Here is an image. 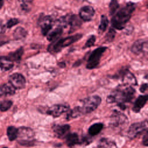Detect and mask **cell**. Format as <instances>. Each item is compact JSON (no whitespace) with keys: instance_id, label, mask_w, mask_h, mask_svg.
I'll return each instance as SVG.
<instances>
[{"instance_id":"cell-1","label":"cell","mask_w":148,"mask_h":148,"mask_svg":"<svg viewBox=\"0 0 148 148\" xmlns=\"http://www.w3.org/2000/svg\"><path fill=\"white\" fill-rule=\"evenodd\" d=\"M135 94V90L131 86L123 84L116 87L106 98L108 103H116L121 109H126V103L131 102Z\"/></svg>"},{"instance_id":"cell-2","label":"cell","mask_w":148,"mask_h":148,"mask_svg":"<svg viewBox=\"0 0 148 148\" xmlns=\"http://www.w3.org/2000/svg\"><path fill=\"white\" fill-rule=\"evenodd\" d=\"M135 8L136 4L135 3L127 2L113 16L111 20L112 28L118 30L123 29L130 20Z\"/></svg>"},{"instance_id":"cell-3","label":"cell","mask_w":148,"mask_h":148,"mask_svg":"<svg viewBox=\"0 0 148 148\" xmlns=\"http://www.w3.org/2000/svg\"><path fill=\"white\" fill-rule=\"evenodd\" d=\"M82 36V34H77L57 40V41L51 43L49 45L47 50L51 53H57L61 51L64 47L69 46V45L80 39Z\"/></svg>"},{"instance_id":"cell-4","label":"cell","mask_w":148,"mask_h":148,"mask_svg":"<svg viewBox=\"0 0 148 148\" xmlns=\"http://www.w3.org/2000/svg\"><path fill=\"white\" fill-rule=\"evenodd\" d=\"M35 132L32 129L27 127H21L18 128L17 142L21 146L26 147L33 146L36 140L34 138Z\"/></svg>"},{"instance_id":"cell-5","label":"cell","mask_w":148,"mask_h":148,"mask_svg":"<svg viewBox=\"0 0 148 148\" xmlns=\"http://www.w3.org/2000/svg\"><path fill=\"white\" fill-rule=\"evenodd\" d=\"M58 26L64 28L69 26V33L76 31L82 25V21L79 17L75 14H68L58 18L57 21Z\"/></svg>"},{"instance_id":"cell-6","label":"cell","mask_w":148,"mask_h":148,"mask_svg":"<svg viewBox=\"0 0 148 148\" xmlns=\"http://www.w3.org/2000/svg\"><path fill=\"white\" fill-rule=\"evenodd\" d=\"M128 120L123 113L117 110H113L110 119L109 126L115 131H120L127 125Z\"/></svg>"},{"instance_id":"cell-7","label":"cell","mask_w":148,"mask_h":148,"mask_svg":"<svg viewBox=\"0 0 148 148\" xmlns=\"http://www.w3.org/2000/svg\"><path fill=\"white\" fill-rule=\"evenodd\" d=\"M80 102L82 104L81 108L84 114L94 111L101 104V98L98 95H92L82 99Z\"/></svg>"},{"instance_id":"cell-8","label":"cell","mask_w":148,"mask_h":148,"mask_svg":"<svg viewBox=\"0 0 148 148\" xmlns=\"http://www.w3.org/2000/svg\"><path fill=\"white\" fill-rule=\"evenodd\" d=\"M106 49V47L100 46L94 50L88 58L86 68L88 69H93L97 68L100 62L103 54Z\"/></svg>"},{"instance_id":"cell-9","label":"cell","mask_w":148,"mask_h":148,"mask_svg":"<svg viewBox=\"0 0 148 148\" xmlns=\"http://www.w3.org/2000/svg\"><path fill=\"white\" fill-rule=\"evenodd\" d=\"M146 130H147V120L135 123L130 126L127 131V136L129 139H134Z\"/></svg>"},{"instance_id":"cell-10","label":"cell","mask_w":148,"mask_h":148,"mask_svg":"<svg viewBox=\"0 0 148 148\" xmlns=\"http://www.w3.org/2000/svg\"><path fill=\"white\" fill-rule=\"evenodd\" d=\"M38 24L40 27L41 32L43 35L46 36L51 29L54 23L53 18L50 16L41 15L38 19Z\"/></svg>"},{"instance_id":"cell-11","label":"cell","mask_w":148,"mask_h":148,"mask_svg":"<svg viewBox=\"0 0 148 148\" xmlns=\"http://www.w3.org/2000/svg\"><path fill=\"white\" fill-rule=\"evenodd\" d=\"M69 110V106L66 104H56L48 108L46 110V113L55 118L60 116Z\"/></svg>"},{"instance_id":"cell-12","label":"cell","mask_w":148,"mask_h":148,"mask_svg":"<svg viewBox=\"0 0 148 148\" xmlns=\"http://www.w3.org/2000/svg\"><path fill=\"white\" fill-rule=\"evenodd\" d=\"M9 83L16 90L23 89L25 87V79L24 76L18 73H14L10 75L9 78Z\"/></svg>"},{"instance_id":"cell-13","label":"cell","mask_w":148,"mask_h":148,"mask_svg":"<svg viewBox=\"0 0 148 148\" xmlns=\"http://www.w3.org/2000/svg\"><path fill=\"white\" fill-rule=\"evenodd\" d=\"M120 74L124 84L130 86L137 85V80L135 76L129 70L127 69H123L120 71Z\"/></svg>"},{"instance_id":"cell-14","label":"cell","mask_w":148,"mask_h":148,"mask_svg":"<svg viewBox=\"0 0 148 148\" xmlns=\"http://www.w3.org/2000/svg\"><path fill=\"white\" fill-rule=\"evenodd\" d=\"M95 14V10L91 6H84L79 10V17L84 21H90Z\"/></svg>"},{"instance_id":"cell-15","label":"cell","mask_w":148,"mask_h":148,"mask_svg":"<svg viewBox=\"0 0 148 148\" xmlns=\"http://www.w3.org/2000/svg\"><path fill=\"white\" fill-rule=\"evenodd\" d=\"M70 128L71 127L69 124H54L52 127L55 136L58 138H64L68 134Z\"/></svg>"},{"instance_id":"cell-16","label":"cell","mask_w":148,"mask_h":148,"mask_svg":"<svg viewBox=\"0 0 148 148\" xmlns=\"http://www.w3.org/2000/svg\"><path fill=\"white\" fill-rule=\"evenodd\" d=\"M131 51L138 55L142 52L147 51V42L144 39H138L135 41L131 46Z\"/></svg>"},{"instance_id":"cell-17","label":"cell","mask_w":148,"mask_h":148,"mask_svg":"<svg viewBox=\"0 0 148 148\" xmlns=\"http://www.w3.org/2000/svg\"><path fill=\"white\" fill-rule=\"evenodd\" d=\"M147 101V95H139L135 100L132 110L135 113H139L144 107Z\"/></svg>"},{"instance_id":"cell-18","label":"cell","mask_w":148,"mask_h":148,"mask_svg":"<svg viewBox=\"0 0 148 148\" xmlns=\"http://www.w3.org/2000/svg\"><path fill=\"white\" fill-rule=\"evenodd\" d=\"M64 138L65 143L69 147H72L76 145L80 144L79 135L76 133H68Z\"/></svg>"},{"instance_id":"cell-19","label":"cell","mask_w":148,"mask_h":148,"mask_svg":"<svg viewBox=\"0 0 148 148\" xmlns=\"http://www.w3.org/2000/svg\"><path fill=\"white\" fill-rule=\"evenodd\" d=\"M84 114L83 111L81 108V106H76L72 109H69L66 114V119L69 120L72 119L77 118L82 115Z\"/></svg>"},{"instance_id":"cell-20","label":"cell","mask_w":148,"mask_h":148,"mask_svg":"<svg viewBox=\"0 0 148 148\" xmlns=\"http://www.w3.org/2000/svg\"><path fill=\"white\" fill-rule=\"evenodd\" d=\"M63 32V28L60 27H57L52 31L49 32L47 35V39L50 42H54L57 41L59 38L61 36Z\"/></svg>"},{"instance_id":"cell-21","label":"cell","mask_w":148,"mask_h":148,"mask_svg":"<svg viewBox=\"0 0 148 148\" xmlns=\"http://www.w3.org/2000/svg\"><path fill=\"white\" fill-rule=\"evenodd\" d=\"M98 148H117L116 143L108 138H101L97 145Z\"/></svg>"},{"instance_id":"cell-22","label":"cell","mask_w":148,"mask_h":148,"mask_svg":"<svg viewBox=\"0 0 148 148\" xmlns=\"http://www.w3.org/2000/svg\"><path fill=\"white\" fill-rule=\"evenodd\" d=\"M24 53V49L21 47L16 51L10 53L7 57L13 62V61H19L21 60Z\"/></svg>"},{"instance_id":"cell-23","label":"cell","mask_w":148,"mask_h":148,"mask_svg":"<svg viewBox=\"0 0 148 148\" xmlns=\"http://www.w3.org/2000/svg\"><path fill=\"white\" fill-rule=\"evenodd\" d=\"M13 67V62L7 57H0V68L4 71H9Z\"/></svg>"},{"instance_id":"cell-24","label":"cell","mask_w":148,"mask_h":148,"mask_svg":"<svg viewBox=\"0 0 148 148\" xmlns=\"http://www.w3.org/2000/svg\"><path fill=\"white\" fill-rule=\"evenodd\" d=\"M103 125L101 123H97L91 125L88 130V132L90 136H94L98 135L102 130Z\"/></svg>"},{"instance_id":"cell-25","label":"cell","mask_w":148,"mask_h":148,"mask_svg":"<svg viewBox=\"0 0 148 148\" xmlns=\"http://www.w3.org/2000/svg\"><path fill=\"white\" fill-rule=\"evenodd\" d=\"M1 92L6 95H12L15 94V89L10 83H4L0 86Z\"/></svg>"},{"instance_id":"cell-26","label":"cell","mask_w":148,"mask_h":148,"mask_svg":"<svg viewBox=\"0 0 148 148\" xmlns=\"http://www.w3.org/2000/svg\"><path fill=\"white\" fill-rule=\"evenodd\" d=\"M27 35V31L23 27H18L16 28L13 32L14 38L16 40L24 39Z\"/></svg>"},{"instance_id":"cell-27","label":"cell","mask_w":148,"mask_h":148,"mask_svg":"<svg viewBox=\"0 0 148 148\" xmlns=\"http://www.w3.org/2000/svg\"><path fill=\"white\" fill-rule=\"evenodd\" d=\"M108 24H109V20H108L107 17L104 14L101 15L100 24H99V25L98 27V33L100 34L103 33L106 31V29L108 26Z\"/></svg>"},{"instance_id":"cell-28","label":"cell","mask_w":148,"mask_h":148,"mask_svg":"<svg viewBox=\"0 0 148 148\" xmlns=\"http://www.w3.org/2000/svg\"><path fill=\"white\" fill-rule=\"evenodd\" d=\"M7 135L9 140L10 141L16 139L18 135V128L14 126L8 127L7 128Z\"/></svg>"},{"instance_id":"cell-29","label":"cell","mask_w":148,"mask_h":148,"mask_svg":"<svg viewBox=\"0 0 148 148\" xmlns=\"http://www.w3.org/2000/svg\"><path fill=\"white\" fill-rule=\"evenodd\" d=\"M119 8V4L117 1L113 0L110 1L109 5L110 16H113L116 13Z\"/></svg>"},{"instance_id":"cell-30","label":"cell","mask_w":148,"mask_h":148,"mask_svg":"<svg viewBox=\"0 0 148 148\" xmlns=\"http://www.w3.org/2000/svg\"><path fill=\"white\" fill-rule=\"evenodd\" d=\"M13 104V102L10 100H5L0 103V110L5 112L9 110Z\"/></svg>"},{"instance_id":"cell-31","label":"cell","mask_w":148,"mask_h":148,"mask_svg":"<svg viewBox=\"0 0 148 148\" xmlns=\"http://www.w3.org/2000/svg\"><path fill=\"white\" fill-rule=\"evenodd\" d=\"M116 35V32L114 31V29L112 27L109 29V31L107 32L105 36V40L107 42H112L113 39H114Z\"/></svg>"},{"instance_id":"cell-32","label":"cell","mask_w":148,"mask_h":148,"mask_svg":"<svg viewBox=\"0 0 148 148\" xmlns=\"http://www.w3.org/2000/svg\"><path fill=\"white\" fill-rule=\"evenodd\" d=\"M95 40H96V38H95V35H91L89 38L87 40L86 42L85 43V45H84V46L83 47V49H87V48H88V47H90L91 46H92L95 42Z\"/></svg>"},{"instance_id":"cell-33","label":"cell","mask_w":148,"mask_h":148,"mask_svg":"<svg viewBox=\"0 0 148 148\" xmlns=\"http://www.w3.org/2000/svg\"><path fill=\"white\" fill-rule=\"evenodd\" d=\"M31 3L32 1H23L20 5L21 9L25 12H29L31 9Z\"/></svg>"},{"instance_id":"cell-34","label":"cell","mask_w":148,"mask_h":148,"mask_svg":"<svg viewBox=\"0 0 148 148\" xmlns=\"http://www.w3.org/2000/svg\"><path fill=\"white\" fill-rule=\"evenodd\" d=\"M19 23V20L17 18H12L8 20V21L6 23V27L8 28H10L16 25Z\"/></svg>"},{"instance_id":"cell-35","label":"cell","mask_w":148,"mask_h":148,"mask_svg":"<svg viewBox=\"0 0 148 148\" xmlns=\"http://www.w3.org/2000/svg\"><path fill=\"white\" fill-rule=\"evenodd\" d=\"M142 143L144 146H148V132H147V130H146L145 132V134L143 135V137L142 139Z\"/></svg>"},{"instance_id":"cell-36","label":"cell","mask_w":148,"mask_h":148,"mask_svg":"<svg viewBox=\"0 0 148 148\" xmlns=\"http://www.w3.org/2000/svg\"><path fill=\"white\" fill-rule=\"evenodd\" d=\"M147 88V83H143L139 88V90L141 92H145Z\"/></svg>"},{"instance_id":"cell-37","label":"cell","mask_w":148,"mask_h":148,"mask_svg":"<svg viewBox=\"0 0 148 148\" xmlns=\"http://www.w3.org/2000/svg\"><path fill=\"white\" fill-rule=\"evenodd\" d=\"M4 29H5V28H4V26H3V24H2V20L0 19V34L2 33V32H3V31H4Z\"/></svg>"},{"instance_id":"cell-38","label":"cell","mask_w":148,"mask_h":148,"mask_svg":"<svg viewBox=\"0 0 148 148\" xmlns=\"http://www.w3.org/2000/svg\"><path fill=\"white\" fill-rule=\"evenodd\" d=\"M58 65H59L60 66H61V67L63 68V67H65V64L64 62H61L60 63H58Z\"/></svg>"},{"instance_id":"cell-39","label":"cell","mask_w":148,"mask_h":148,"mask_svg":"<svg viewBox=\"0 0 148 148\" xmlns=\"http://www.w3.org/2000/svg\"><path fill=\"white\" fill-rule=\"evenodd\" d=\"M3 1L2 0H0V9L3 6Z\"/></svg>"},{"instance_id":"cell-40","label":"cell","mask_w":148,"mask_h":148,"mask_svg":"<svg viewBox=\"0 0 148 148\" xmlns=\"http://www.w3.org/2000/svg\"><path fill=\"white\" fill-rule=\"evenodd\" d=\"M3 148H8V147H3Z\"/></svg>"}]
</instances>
